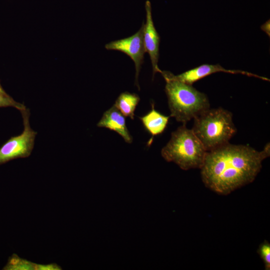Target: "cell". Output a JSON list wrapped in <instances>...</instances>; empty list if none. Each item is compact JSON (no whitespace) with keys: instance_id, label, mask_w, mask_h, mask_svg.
Instances as JSON below:
<instances>
[{"instance_id":"3","label":"cell","mask_w":270,"mask_h":270,"mask_svg":"<svg viewBox=\"0 0 270 270\" xmlns=\"http://www.w3.org/2000/svg\"><path fill=\"white\" fill-rule=\"evenodd\" d=\"M192 130L207 152L228 143L236 132L232 114L222 108H208L196 117Z\"/></svg>"},{"instance_id":"15","label":"cell","mask_w":270,"mask_h":270,"mask_svg":"<svg viewBox=\"0 0 270 270\" xmlns=\"http://www.w3.org/2000/svg\"><path fill=\"white\" fill-rule=\"evenodd\" d=\"M262 27H264L262 28V29L265 31L267 34H268V35H270V32H270V22H267L266 24H263L262 26Z\"/></svg>"},{"instance_id":"6","label":"cell","mask_w":270,"mask_h":270,"mask_svg":"<svg viewBox=\"0 0 270 270\" xmlns=\"http://www.w3.org/2000/svg\"><path fill=\"white\" fill-rule=\"evenodd\" d=\"M144 22L140 30L132 36L123 39L111 42L105 45L108 50L122 52L128 56L134 61L136 68L135 84L140 90L138 77L144 62L146 52L143 39Z\"/></svg>"},{"instance_id":"2","label":"cell","mask_w":270,"mask_h":270,"mask_svg":"<svg viewBox=\"0 0 270 270\" xmlns=\"http://www.w3.org/2000/svg\"><path fill=\"white\" fill-rule=\"evenodd\" d=\"M166 84L165 92L170 112V116L186 124L192 118L210 108L206 94L199 92L192 85L178 81L171 76V72L161 71Z\"/></svg>"},{"instance_id":"14","label":"cell","mask_w":270,"mask_h":270,"mask_svg":"<svg viewBox=\"0 0 270 270\" xmlns=\"http://www.w3.org/2000/svg\"><path fill=\"white\" fill-rule=\"evenodd\" d=\"M12 106L20 111L26 108V107L20 102H16L8 94L4 95L0 94V107Z\"/></svg>"},{"instance_id":"7","label":"cell","mask_w":270,"mask_h":270,"mask_svg":"<svg viewBox=\"0 0 270 270\" xmlns=\"http://www.w3.org/2000/svg\"><path fill=\"white\" fill-rule=\"evenodd\" d=\"M146 11V22L144 25L143 39L146 52H148L150 56L152 70L153 76L157 72H161L158 66V60L159 58V46L160 36L157 32L152 20V6L150 2L148 0L145 3Z\"/></svg>"},{"instance_id":"13","label":"cell","mask_w":270,"mask_h":270,"mask_svg":"<svg viewBox=\"0 0 270 270\" xmlns=\"http://www.w3.org/2000/svg\"><path fill=\"white\" fill-rule=\"evenodd\" d=\"M258 253L262 260L265 269H270V244L266 240L262 243L259 246Z\"/></svg>"},{"instance_id":"16","label":"cell","mask_w":270,"mask_h":270,"mask_svg":"<svg viewBox=\"0 0 270 270\" xmlns=\"http://www.w3.org/2000/svg\"><path fill=\"white\" fill-rule=\"evenodd\" d=\"M0 94H4V95H8V94H7L6 93V92L4 91V90L2 88V86L0 85Z\"/></svg>"},{"instance_id":"12","label":"cell","mask_w":270,"mask_h":270,"mask_svg":"<svg viewBox=\"0 0 270 270\" xmlns=\"http://www.w3.org/2000/svg\"><path fill=\"white\" fill-rule=\"evenodd\" d=\"M6 270H40V264H37L20 258L13 254L4 268Z\"/></svg>"},{"instance_id":"9","label":"cell","mask_w":270,"mask_h":270,"mask_svg":"<svg viewBox=\"0 0 270 270\" xmlns=\"http://www.w3.org/2000/svg\"><path fill=\"white\" fill-rule=\"evenodd\" d=\"M97 126L116 132L127 143L130 144L132 142V138L126 127L124 116L114 106L104 113Z\"/></svg>"},{"instance_id":"8","label":"cell","mask_w":270,"mask_h":270,"mask_svg":"<svg viewBox=\"0 0 270 270\" xmlns=\"http://www.w3.org/2000/svg\"><path fill=\"white\" fill-rule=\"evenodd\" d=\"M218 72H224L233 74H240L248 76H254L265 80H270L266 78L261 76L248 72L240 70H227L219 64H204L178 75L175 76L171 73V76L172 78L178 81L192 85L194 82L198 80L212 74Z\"/></svg>"},{"instance_id":"5","label":"cell","mask_w":270,"mask_h":270,"mask_svg":"<svg viewBox=\"0 0 270 270\" xmlns=\"http://www.w3.org/2000/svg\"><path fill=\"white\" fill-rule=\"evenodd\" d=\"M24 130L19 136L10 138L0 148V164L18 158L30 156L34 148L37 132L30 128V112L26 108L20 110Z\"/></svg>"},{"instance_id":"1","label":"cell","mask_w":270,"mask_h":270,"mask_svg":"<svg viewBox=\"0 0 270 270\" xmlns=\"http://www.w3.org/2000/svg\"><path fill=\"white\" fill-rule=\"evenodd\" d=\"M270 143L262 151L245 145L229 142L207 152L200 168L205 186L219 194L226 195L254 181L263 160L270 156Z\"/></svg>"},{"instance_id":"11","label":"cell","mask_w":270,"mask_h":270,"mask_svg":"<svg viewBox=\"0 0 270 270\" xmlns=\"http://www.w3.org/2000/svg\"><path fill=\"white\" fill-rule=\"evenodd\" d=\"M140 100L136 94L122 92L116 100L114 106L125 116L134 119V112Z\"/></svg>"},{"instance_id":"4","label":"cell","mask_w":270,"mask_h":270,"mask_svg":"<svg viewBox=\"0 0 270 270\" xmlns=\"http://www.w3.org/2000/svg\"><path fill=\"white\" fill-rule=\"evenodd\" d=\"M207 151L192 129L186 124L172 132L171 138L162 150L161 154L168 162H174L183 170L200 168Z\"/></svg>"},{"instance_id":"10","label":"cell","mask_w":270,"mask_h":270,"mask_svg":"<svg viewBox=\"0 0 270 270\" xmlns=\"http://www.w3.org/2000/svg\"><path fill=\"white\" fill-rule=\"evenodd\" d=\"M152 109L148 114L142 117L140 120L146 130L152 136L148 142L150 146L154 136L162 134L165 130L168 124L170 116H166L156 111L154 108V104H152Z\"/></svg>"}]
</instances>
